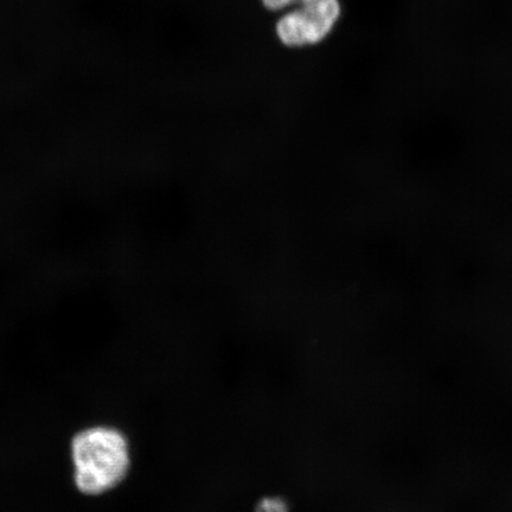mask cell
<instances>
[{
  "instance_id": "3957f363",
  "label": "cell",
  "mask_w": 512,
  "mask_h": 512,
  "mask_svg": "<svg viewBox=\"0 0 512 512\" xmlns=\"http://www.w3.org/2000/svg\"><path fill=\"white\" fill-rule=\"evenodd\" d=\"M296 2H299V0H264V4L268 9L271 10L283 9L285 6ZM300 2H303L304 4H310L316 2V0H300Z\"/></svg>"
},
{
  "instance_id": "7a4b0ae2",
  "label": "cell",
  "mask_w": 512,
  "mask_h": 512,
  "mask_svg": "<svg viewBox=\"0 0 512 512\" xmlns=\"http://www.w3.org/2000/svg\"><path fill=\"white\" fill-rule=\"evenodd\" d=\"M339 15L341 6L338 0H316L281 19L277 27L278 35L290 47L315 44L329 34Z\"/></svg>"
},
{
  "instance_id": "6da1fadb",
  "label": "cell",
  "mask_w": 512,
  "mask_h": 512,
  "mask_svg": "<svg viewBox=\"0 0 512 512\" xmlns=\"http://www.w3.org/2000/svg\"><path fill=\"white\" fill-rule=\"evenodd\" d=\"M75 484L86 495H101L123 482L130 469L126 438L110 427H92L73 440Z\"/></svg>"
}]
</instances>
